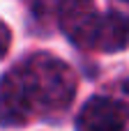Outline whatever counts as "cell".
<instances>
[{"instance_id":"cell-1","label":"cell","mask_w":129,"mask_h":131,"mask_svg":"<svg viewBox=\"0 0 129 131\" xmlns=\"http://www.w3.org/2000/svg\"><path fill=\"white\" fill-rule=\"evenodd\" d=\"M74 94V71L55 55L35 53L0 78V124L16 127L35 117L60 115Z\"/></svg>"},{"instance_id":"cell-2","label":"cell","mask_w":129,"mask_h":131,"mask_svg":"<svg viewBox=\"0 0 129 131\" xmlns=\"http://www.w3.org/2000/svg\"><path fill=\"white\" fill-rule=\"evenodd\" d=\"M102 16L92 0H62L58 7L60 30L78 46H95Z\"/></svg>"},{"instance_id":"cell-3","label":"cell","mask_w":129,"mask_h":131,"mask_svg":"<svg viewBox=\"0 0 129 131\" xmlns=\"http://www.w3.org/2000/svg\"><path fill=\"white\" fill-rule=\"evenodd\" d=\"M129 108L108 97H92L78 113V131H125Z\"/></svg>"},{"instance_id":"cell-4","label":"cell","mask_w":129,"mask_h":131,"mask_svg":"<svg viewBox=\"0 0 129 131\" xmlns=\"http://www.w3.org/2000/svg\"><path fill=\"white\" fill-rule=\"evenodd\" d=\"M129 46V16L108 12L102 16L97 37H95V48L106 51V53H118Z\"/></svg>"},{"instance_id":"cell-5","label":"cell","mask_w":129,"mask_h":131,"mask_svg":"<svg viewBox=\"0 0 129 131\" xmlns=\"http://www.w3.org/2000/svg\"><path fill=\"white\" fill-rule=\"evenodd\" d=\"M9 44H12V32H9V28L0 21V58H5V53L9 51Z\"/></svg>"},{"instance_id":"cell-6","label":"cell","mask_w":129,"mask_h":131,"mask_svg":"<svg viewBox=\"0 0 129 131\" xmlns=\"http://www.w3.org/2000/svg\"><path fill=\"white\" fill-rule=\"evenodd\" d=\"M125 2H129V0H125Z\"/></svg>"}]
</instances>
